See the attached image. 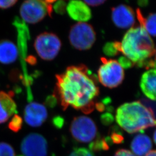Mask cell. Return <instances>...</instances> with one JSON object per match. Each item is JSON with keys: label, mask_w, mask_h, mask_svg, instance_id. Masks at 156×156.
<instances>
[{"label": "cell", "mask_w": 156, "mask_h": 156, "mask_svg": "<svg viewBox=\"0 0 156 156\" xmlns=\"http://www.w3.org/2000/svg\"><path fill=\"white\" fill-rule=\"evenodd\" d=\"M53 95L66 111L69 106L90 114L94 110L100 94L96 76L83 64L67 67L56 75Z\"/></svg>", "instance_id": "obj_1"}, {"label": "cell", "mask_w": 156, "mask_h": 156, "mask_svg": "<svg viewBox=\"0 0 156 156\" xmlns=\"http://www.w3.org/2000/svg\"><path fill=\"white\" fill-rule=\"evenodd\" d=\"M114 45L134 65L151 69L156 67V62L151 59L155 53L153 41L142 26L130 28L122 42H114Z\"/></svg>", "instance_id": "obj_2"}, {"label": "cell", "mask_w": 156, "mask_h": 156, "mask_svg": "<svg viewBox=\"0 0 156 156\" xmlns=\"http://www.w3.org/2000/svg\"><path fill=\"white\" fill-rule=\"evenodd\" d=\"M115 118L118 125L129 134L156 127V119L151 108L138 101L125 103L119 106Z\"/></svg>", "instance_id": "obj_3"}, {"label": "cell", "mask_w": 156, "mask_h": 156, "mask_svg": "<svg viewBox=\"0 0 156 156\" xmlns=\"http://www.w3.org/2000/svg\"><path fill=\"white\" fill-rule=\"evenodd\" d=\"M69 131L74 140L83 144H93L100 137L98 129L94 122L86 116L74 117Z\"/></svg>", "instance_id": "obj_4"}, {"label": "cell", "mask_w": 156, "mask_h": 156, "mask_svg": "<svg viewBox=\"0 0 156 156\" xmlns=\"http://www.w3.org/2000/svg\"><path fill=\"white\" fill-rule=\"evenodd\" d=\"M102 62L98 70L99 82L105 87L113 89L121 84L124 78L123 67L119 62L105 57L101 58Z\"/></svg>", "instance_id": "obj_5"}, {"label": "cell", "mask_w": 156, "mask_h": 156, "mask_svg": "<svg viewBox=\"0 0 156 156\" xmlns=\"http://www.w3.org/2000/svg\"><path fill=\"white\" fill-rule=\"evenodd\" d=\"M95 40L94 30L88 23H78L73 25L69 30V42L77 50H89L94 45Z\"/></svg>", "instance_id": "obj_6"}, {"label": "cell", "mask_w": 156, "mask_h": 156, "mask_svg": "<svg viewBox=\"0 0 156 156\" xmlns=\"http://www.w3.org/2000/svg\"><path fill=\"white\" fill-rule=\"evenodd\" d=\"M34 46L42 60L51 61L59 53L62 44L61 40L55 34L45 32L37 37Z\"/></svg>", "instance_id": "obj_7"}, {"label": "cell", "mask_w": 156, "mask_h": 156, "mask_svg": "<svg viewBox=\"0 0 156 156\" xmlns=\"http://www.w3.org/2000/svg\"><path fill=\"white\" fill-rule=\"evenodd\" d=\"M20 14L24 22L30 24L38 23L48 14L46 3L45 1H26L20 6Z\"/></svg>", "instance_id": "obj_8"}, {"label": "cell", "mask_w": 156, "mask_h": 156, "mask_svg": "<svg viewBox=\"0 0 156 156\" xmlns=\"http://www.w3.org/2000/svg\"><path fill=\"white\" fill-rule=\"evenodd\" d=\"M48 142L41 134L31 133L22 141L21 151L25 156H48Z\"/></svg>", "instance_id": "obj_9"}, {"label": "cell", "mask_w": 156, "mask_h": 156, "mask_svg": "<svg viewBox=\"0 0 156 156\" xmlns=\"http://www.w3.org/2000/svg\"><path fill=\"white\" fill-rule=\"evenodd\" d=\"M112 20L118 28H132L135 23L133 9L128 5L121 4L112 8Z\"/></svg>", "instance_id": "obj_10"}, {"label": "cell", "mask_w": 156, "mask_h": 156, "mask_svg": "<svg viewBox=\"0 0 156 156\" xmlns=\"http://www.w3.org/2000/svg\"><path fill=\"white\" fill-rule=\"evenodd\" d=\"M48 111L45 105L37 102H31L26 106L24 119L28 126L33 127L41 126L48 118Z\"/></svg>", "instance_id": "obj_11"}, {"label": "cell", "mask_w": 156, "mask_h": 156, "mask_svg": "<svg viewBox=\"0 0 156 156\" xmlns=\"http://www.w3.org/2000/svg\"><path fill=\"white\" fill-rule=\"evenodd\" d=\"M69 17L79 23H85L91 19V11L88 5L81 1H71L66 8Z\"/></svg>", "instance_id": "obj_12"}, {"label": "cell", "mask_w": 156, "mask_h": 156, "mask_svg": "<svg viewBox=\"0 0 156 156\" xmlns=\"http://www.w3.org/2000/svg\"><path fill=\"white\" fill-rule=\"evenodd\" d=\"M140 87L146 97L156 101V68H151L143 73Z\"/></svg>", "instance_id": "obj_13"}, {"label": "cell", "mask_w": 156, "mask_h": 156, "mask_svg": "<svg viewBox=\"0 0 156 156\" xmlns=\"http://www.w3.org/2000/svg\"><path fill=\"white\" fill-rule=\"evenodd\" d=\"M17 113V105L12 95L0 91V124L6 122L13 115Z\"/></svg>", "instance_id": "obj_14"}, {"label": "cell", "mask_w": 156, "mask_h": 156, "mask_svg": "<svg viewBox=\"0 0 156 156\" xmlns=\"http://www.w3.org/2000/svg\"><path fill=\"white\" fill-rule=\"evenodd\" d=\"M19 50L12 41L4 39L0 41V63L8 65L15 62Z\"/></svg>", "instance_id": "obj_15"}, {"label": "cell", "mask_w": 156, "mask_h": 156, "mask_svg": "<svg viewBox=\"0 0 156 156\" xmlns=\"http://www.w3.org/2000/svg\"><path fill=\"white\" fill-rule=\"evenodd\" d=\"M153 147L150 137L145 134L136 135L131 144V149L136 156H145Z\"/></svg>", "instance_id": "obj_16"}, {"label": "cell", "mask_w": 156, "mask_h": 156, "mask_svg": "<svg viewBox=\"0 0 156 156\" xmlns=\"http://www.w3.org/2000/svg\"><path fill=\"white\" fill-rule=\"evenodd\" d=\"M136 13L140 26L145 28L150 36L156 37V13H150L145 17L140 9H137Z\"/></svg>", "instance_id": "obj_17"}, {"label": "cell", "mask_w": 156, "mask_h": 156, "mask_svg": "<svg viewBox=\"0 0 156 156\" xmlns=\"http://www.w3.org/2000/svg\"><path fill=\"white\" fill-rule=\"evenodd\" d=\"M22 118L18 115L15 114L8 124V128L12 131L14 133H17L22 129Z\"/></svg>", "instance_id": "obj_18"}, {"label": "cell", "mask_w": 156, "mask_h": 156, "mask_svg": "<svg viewBox=\"0 0 156 156\" xmlns=\"http://www.w3.org/2000/svg\"><path fill=\"white\" fill-rule=\"evenodd\" d=\"M0 156H15V151L11 145L0 142Z\"/></svg>", "instance_id": "obj_19"}, {"label": "cell", "mask_w": 156, "mask_h": 156, "mask_svg": "<svg viewBox=\"0 0 156 156\" xmlns=\"http://www.w3.org/2000/svg\"><path fill=\"white\" fill-rule=\"evenodd\" d=\"M104 53L108 56H115L118 55L119 53L116 49L114 42H107L103 48Z\"/></svg>", "instance_id": "obj_20"}, {"label": "cell", "mask_w": 156, "mask_h": 156, "mask_svg": "<svg viewBox=\"0 0 156 156\" xmlns=\"http://www.w3.org/2000/svg\"><path fill=\"white\" fill-rule=\"evenodd\" d=\"M68 156H95L92 151L84 147L75 148Z\"/></svg>", "instance_id": "obj_21"}, {"label": "cell", "mask_w": 156, "mask_h": 156, "mask_svg": "<svg viewBox=\"0 0 156 156\" xmlns=\"http://www.w3.org/2000/svg\"><path fill=\"white\" fill-rule=\"evenodd\" d=\"M67 5V3L64 1H55L53 5V9H54L57 14L64 15L66 12Z\"/></svg>", "instance_id": "obj_22"}, {"label": "cell", "mask_w": 156, "mask_h": 156, "mask_svg": "<svg viewBox=\"0 0 156 156\" xmlns=\"http://www.w3.org/2000/svg\"><path fill=\"white\" fill-rule=\"evenodd\" d=\"M51 123L53 126L57 129H62L65 123L64 119L61 116H56L53 117Z\"/></svg>", "instance_id": "obj_23"}, {"label": "cell", "mask_w": 156, "mask_h": 156, "mask_svg": "<svg viewBox=\"0 0 156 156\" xmlns=\"http://www.w3.org/2000/svg\"><path fill=\"white\" fill-rule=\"evenodd\" d=\"M119 63L120 64V66L123 67V69H128L129 68H131L134 66V64L131 62L127 57L123 56L119 58L118 60Z\"/></svg>", "instance_id": "obj_24"}, {"label": "cell", "mask_w": 156, "mask_h": 156, "mask_svg": "<svg viewBox=\"0 0 156 156\" xmlns=\"http://www.w3.org/2000/svg\"><path fill=\"white\" fill-rule=\"evenodd\" d=\"M45 105L50 108H53L56 106L58 103V100L56 97L53 94L48 96L45 100Z\"/></svg>", "instance_id": "obj_25"}, {"label": "cell", "mask_w": 156, "mask_h": 156, "mask_svg": "<svg viewBox=\"0 0 156 156\" xmlns=\"http://www.w3.org/2000/svg\"><path fill=\"white\" fill-rule=\"evenodd\" d=\"M17 1L15 0H6V1H0V9H8L17 3Z\"/></svg>", "instance_id": "obj_26"}, {"label": "cell", "mask_w": 156, "mask_h": 156, "mask_svg": "<svg viewBox=\"0 0 156 156\" xmlns=\"http://www.w3.org/2000/svg\"><path fill=\"white\" fill-rule=\"evenodd\" d=\"M114 156H136L133 152L126 149H120L117 151Z\"/></svg>", "instance_id": "obj_27"}, {"label": "cell", "mask_w": 156, "mask_h": 156, "mask_svg": "<svg viewBox=\"0 0 156 156\" xmlns=\"http://www.w3.org/2000/svg\"><path fill=\"white\" fill-rule=\"evenodd\" d=\"M87 5L91 6H98L105 2V1L102 0H95V1H84Z\"/></svg>", "instance_id": "obj_28"}, {"label": "cell", "mask_w": 156, "mask_h": 156, "mask_svg": "<svg viewBox=\"0 0 156 156\" xmlns=\"http://www.w3.org/2000/svg\"><path fill=\"white\" fill-rule=\"evenodd\" d=\"M104 118L103 119H102V121L104 122V123H111L113 121V118L112 115L111 114H108V113H106L105 115H103Z\"/></svg>", "instance_id": "obj_29"}, {"label": "cell", "mask_w": 156, "mask_h": 156, "mask_svg": "<svg viewBox=\"0 0 156 156\" xmlns=\"http://www.w3.org/2000/svg\"><path fill=\"white\" fill-rule=\"evenodd\" d=\"M26 62L30 64L31 65H35L37 63V58L34 56H30L27 57Z\"/></svg>", "instance_id": "obj_30"}, {"label": "cell", "mask_w": 156, "mask_h": 156, "mask_svg": "<svg viewBox=\"0 0 156 156\" xmlns=\"http://www.w3.org/2000/svg\"><path fill=\"white\" fill-rule=\"evenodd\" d=\"M145 156H156V150L151 151Z\"/></svg>", "instance_id": "obj_31"}, {"label": "cell", "mask_w": 156, "mask_h": 156, "mask_svg": "<svg viewBox=\"0 0 156 156\" xmlns=\"http://www.w3.org/2000/svg\"><path fill=\"white\" fill-rule=\"evenodd\" d=\"M153 140H154V143L156 145V129L154 131V134H153Z\"/></svg>", "instance_id": "obj_32"}, {"label": "cell", "mask_w": 156, "mask_h": 156, "mask_svg": "<svg viewBox=\"0 0 156 156\" xmlns=\"http://www.w3.org/2000/svg\"><path fill=\"white\" fill-rule=\"evenodd\" d=\"M154 54H155V57H156V49H155V53H154Z\"/></svg>", "instance_id": "obj_33"}, {"label": "cell", "mask_w": 156, "mask_h": 156, "mask_svg": "<svg viewBox=\"0 0 156 156\" xmlns=\"http://www.w3.org/2000/svg\"><path fill=\"white\" fill-rule=\"evenodd\" d=\"M22 156V155H18V156Z\"/></svg>", "instance_id": "obj_34"}]
</instances>
